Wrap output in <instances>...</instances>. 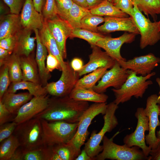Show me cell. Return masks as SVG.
Returning <instances> with one entry per match:
<instances>
[{"instance_id":"obj_27","label":"cell","mask_w":160,"mask_h":160,"mask_svg":"<svg viewBox=\"0 0 160 160\" xmlns=\"http://www.w3.org/2000/svg\"><path fill=\"white\" fill-rule=\"evenodd\" d=\"M19 90H27L33 97L45 95L48 93L41 85L32 82L22 80L11 82L7 92L15 93Z\"/></svg>"},{"instance_id":"obj_44","label":"cell","mask_w":160,"mask_h":160,"mask_svg":"<svg viewBox=\"0 0 160 160\" xmlns=\"http://www.w3.org/2000/svg\"><path fill=\"white\" fill-rule=\"evenodd\" d=\"M17 34L0 40V47L13 53L16 44Z\"/></svg>"},{"instance_id":"obj_35","label":"cell","mask_w":160,"mask_h":160,"mask_svg":"<svg viewBox=\"0 0 160 160\" xmlns=\"http://www.w3.org/2000/svg\"><path fill=\"white\" fill-rule=\"evenodd\" d=\"M51 146L54 151L62 160H75L79 155L73 146L68 143Z\"/></svg>"},{"instance_id":"obj_33","label":"cell","mask_w":160,"mask_h":160,"mask_svg":"<svg viewBox=\"0 0 160 160\" xmlns=\"http://www.w3.org/2000/svg\"><path fill=\"white\" fill-rule=\"evenodd\" d=\"M7 66L11 82L22 80V72L21 67L20 57L12 53L6 63Z\"/></svg>"},{"instance_id":"obj_45","label":"cell","mask_w":160,"mask_h":160,"mask_svg":"<svg viewBox=\"0 0 160 160\" xmlns=\"http://www.w3.org/2000/svg\"><path fill=\"white\" fill-rule=\"evenodd\" d=\"M9 7L11 13L19 15L23 0H3Z\"/></svg>"},{"instance_id":"obj_10","label":"cell","mask_w":160,"mask_h":160,"mask_svg":"<svg viewBox=\"0 0 160 160\" xmlns=\"http://www.w3.org/2000/svg\"><path fill=\"white\" fill-rule=\"evenodd\" d=\"M135 116L137 119L135 129L134 132L125 136L123 139L124 143L129 147H138L146 156H148L151 150L146 145L145 140V132L149 129L148 118L144 108L142 107L137 108Z\"/></svg>"},{"instance_id":"obj_49","label":"cell","mask_w":160,"mask_h":160,"mask_svg":"<svg viewBox=\"0 0 160 160\" xmlns=\"http://www.w3.org/2000/svg\"><path fill=\"white\" fill-rule=\"evenodd\" d=\"M91 158L87 154L85 150L83 149L78 156L75 159V160H92Z\"/></svg>"},{"instance_id":"obj_39","label":"cell","mask_w":160,"mask_h":160,"mask_svg":"<svg viewBox=\"0 0 160 160\" xmlns=\"http://www.w3.org/2000/svg\"><path fill=\"white\" fill-rule=\"evenodd\" d=\"M57 15L66 20L73 2L72 0H55Z\"/></svg>"},{"instance_id":"obj_23","label":"cell","mask_w":160,"mask_h":160,"mask_svg":"<svg viewBox=\"0 0 160 160\" xmlns=\"http://www.w3.org/2000/svg\"><path fill=\"white\" fill-rule=\"evenodd\" d=\"M20 60L22 72V80L41 85L37 65L33 55L31 53L28 56L20 57Z\"/></svg>"},{"instance_id":"obj_56","label":"cell","mask_w":160,"mask_h":160,"mask_svg":"<svg viewBox=\"0 0 160 160\" xmlns=\"http://www.w3.org/2000/svg\"><path fill=\"white\" fill-rule=\"evenodd\" d=\"M159 116H160V104L159 105Z\"/></svg>"},{"instance_id":"obj_31","label":"cell","mask_w":160,"mask_h":160,"mask_svg":"<svg viewBox=\"0 0 160 160\" xmlns=\"http://www.w3.org/2000/svg\"><path fill=\"white\" fill-rule=\"evenodd\" d=\"M138 9L148 17L150 15L155 21L160 14V0H132Z\"/></svg>"},{"instance_id":"obj_3","label":"cell","mask_w":160,"mask_h":160,"mask_svg":"<svg viewBox=\"0 0 160 160\" xmlns=\"http://www.w3.org/2000/svg\"><path fill=\"white\" fill-rule=\"evenodd\" d=\"M18 139L20 147L24 151L44 146L43 132L41 119L33 118L17 125L13 134Z\"/></svg>"},{"instance_id":"obj_24","label":"cell","mask_w":160,"mask_h":160,"mask_svg":"<svg viewBox=\"0 0 160 160\" xmlns=\"http://www.w3.org/2000/svg\"><path fill=\"white\" fill-rule=\"evenodd\" d=\"M33 97L29 92L16 94L6 92L0 100L11 112L16 115L21 107Z\"/></svg>"},{"instance_id":"obj_50","label":"cell","mask_w":160,"mask_h":160,"mask_svg":"<svg viewBox=\"0 0 160 160\" xmlns=\"http://www.w3.org/2000/svg\"><path fill=\"white\" fill-rule=\"evenodd\" d=\"M44 1V0H33V4L36 9L40 13H41Z\"/></svg>"},{"instance_id":"obj_2","label":"cell","mask_w":160,"mask_h":160,"mask_svg":"<svg viewBox=\"0 0 160 160\" xmlns=\"http://www.w3.org/2000/svg\"><path fill=\"white\" fill-rule=\"evenodd\" d=\"M156 74V72H152L145 76H138L131 71L120 88L111 89L115 97L113 102L119 105L129 101L133 97L137 99L142 98L149 86L153 84L152 81L149 79Z\"/></svg>"},{"instance_id":"obj_17","label":"cell","mask_w":160,"mask_h":160,"mask_svg":"<svg viewBox=\"0 0 160 160\" xmlns=\"http://www.w3.org/2000/svg\"><path fill=\"white\" fill-rule=\"evenodd\" d=\"M104 24L98 27V32L108 33L116 31H124L134 33L137 35L140 32L135 21L131 16L119 17L106 16Z\"/></svg>"},{"instance_id":"obj_12","label":"cell","mask_w":160,"mask_h":160,"mask_svg":"<svg viewBox=\"0 0 160 160\" xmlns=\"http://www.w3.org/2000/svg\"><path fill=\"white\" fill-rule=\"evenodd\" d=\"M131 72L122 67L116 61L113 67L106 71L93 89L98 93H104L111 87L119 89L126 81Z\"/></svg>"},{"instance_id":"obj_8","label":"cell","mask_w":160,"mask_h":160,"mask_svg":"<svg viewBox=\"0 0 160 160\" xmlns=\"http://www.w3.org/2000/svg\"><path fill=\"white\" fill-rule=\"evenodd\" d=\"M130 16L133 19L141 35L140 47L141 49L153 45L160 40L158 22H152L146 17L134 4Z\"/></svg>"},{"instance_id":"obj_57","label":"cell","mask_w":160,"mask_h":160,"mask_svg":"<svg viewBox=\"0 0 160 160\" xmlns=\"http://www.w3.org/2000/svg\"><path fill=\"white\" fill-rule=\"evenodd\" d=\"M109 1L111 2L112 3L113 0H108Z\"/></svg>"},{"instance_id":"obj_47","label":"cell","mask_w":160,"mask_h":160,"mask_svg":"<svg viewBox=\"0 0 160 160\" xmlns=\"http://www.w3.org/2000/svg\"><path fill=\"white\" fill-rule=\"evenodd\" d=\"M72 68L75 71L78 72L80 71L83 66L82 60L79 58H74L70 63Z\"/></svg>"},{"instance_id":"obj_28","label":"cell","mask_w":160,"mask_h":160,"mask_svg":"<svg viewBox=\"0 0 160 160\" xmlns=\"http://www.w3.org/2000/svg\"><path fill=\"white\" fill-rule=\"evenodd\" d=\"M89 10L91 14L100 16L128 17V14L118 9L108 0L104 1Z\"/></svg>"},{"instance_id":"obj_34","label":"cell","mask_w":160,"mask_h":160,"mask_svg":"<svg viewBox=\"0 0 160 160\" xmlns=\"http://www.w3.org/2000/svg\"><path fill=\"white\" fill-rule=\"evenodd\" d=\"M105 36L99 32H95L81 28L73 29L70 38H78L84 40L91 45H96L97 42Z\"/></svg>"},{"instance_id":"obj_7","label":"cell","mask_w":160,"mask_h":160,"mask_svg":"<svg viewBox=\"0 0 160 160\" xmlns=\"http://www.w3.org/2000/svg\"><path fill=\"white\" fill-rule=\"evenodd\" d=\"M107 105L106 102L95 103L89 106L81 116L75 135L67 143L73 146L79 154L81 151V147L84 144L89 135L88 128L92 120L100 114H105Z\"/></svg>"},{"instance_id":"obj_19","label":"cell","mask_w":160,"mask_h":160,"mask_svg":"<svg viewBox=\"0 0 160 160\" xmlns=\"http://www.w3.org/2000/svg\"><path fill=\"white\" fill-rule=\"evenodd\" d=\"M20 16L23 28L34 31L43 26V17L36 9L32 0H25Z\"/></svg>"},{"instance_id":"obj_9","label":"cell","mask_w":160,"mask_h":160,"mask_svg":"<svg viewBox=\"0 0 160 160\" xmlns=\"http://www.w3.org/2000/svg\"><path fill=\"white\" fill-rule=\"evenodd\" d=\"M59 79L48 84L44 87L48 94L52 96L63 97L69 96L79 79L78 72L75 71L68 61L62 69Z\"/></svg>"},{"instance_id":"obj_1","label":"cell","mask_w":160,"mask_h":160,"mask_svg":"<svg viewBox=\"0 0 160 160\" xmlns=\"http://www.w3.org/2000/svg\"><path fill=\"white\" fill-rule=\"evenodd\" d=\"M89 106L87 101H78L69 96L50 97L47 107L34 118L49 121H63L78 122L84 112Z\"/></svg>"},{"instance_id":"obj_46","label":"cell","mask_w":160,"mask_h":160,"mask_svg":"<svg viewBox=\"0 0 160 160\" xmlns=\"http://www.w3.org/2000/svg\"><path fill=\"white\" fill-rule=\"evenodd\" d=\"M13 53L0 47V67L5 64Z\"/></svg>"},{"instance_id":"obj_55","label":"cell","mask_w":160,"mask_h":160,"mask_svg":"<svg viewBox=\"0 0 160 160\" xmlns=\"http://www.w3.org/2000/svg\"><path fill=\"white\" fill-rule=\"evenodd\" d=\"M158 22V27L159 30L160 31V20Z\"/></svg>"},{"instance_id":"obj_53","label":"cell","mask_w":160,"mask_h":160,"mask_svg":"<svg viewBox=\"0 0 160 160\" xmlns=\"http://www.w3.org/2000/svg\"><path fill=\"white\" fill-rule=\"evenodd\" d=\"M156 81L159 87V95L160 96V78L158 77L156 79Z\"/></svg>"},{"instance_id":"obj_37","label":"cell","mask_w":160,"mask_h":160,"mask_svg":"<svg viewBox=\"0 0 160 160\" xmlns=\"http://www.w3.org/2000/svg\"><path fill=\"white\" fill-rule=\"evenodd\" d=\"M11 83L6 64L0 67V100L7 91Z\"/></svg>"},{"instance_id":"obj_54","label":"cell","mask_w":160,"mask_h":160,"mask_svg":"<svg viewBox=\"0 0 160 160\" xmlns=\"http://www.w3.org/2000/svg\"><path fill=\"white\" fill-rule=\"evenodd\" d=\"M157 137L159 140V143H160V129L156 132V134Z\"/></svg>"},{"instance_id":"obj_43","label":"cell","mask_w":160,"mask_h":160,"mask_svg":"<svg viewBox=\"0 0 160 160\" xmlns=\"http://www.w3.org/2000/svg\"><path fill=\"white\" fill-rule=\"evenodd\" d=\"M46 69L49 73L55 69L62 71V68L57 59L54 55L49 53L47 57Z\"/></svg>"},{"instance_id":"obj_32","label":"cell","mask_w":160,"mask_h":160,"mask_svg":"<svg viewBox=\"0 0 160 160\" xmlns=\"http://www.w3.org/2000/svg\"><path fill=\"white\" fill-rule=\"evenodd\" d=\"M90 13L89 9L73 3L66 20L73 28H81V22L83 17Z\"/></svg>"},{"instance_id":"obj_26","label":"cell","mask_w":160,"mask_h":160,"mask_svg":"<svg viewBox=\"0 0 160 160\" xmlns=\"http://www.w3.org/2000/svg\"><path fill=\"white\" fill-rule=\"evenodd\" d=\"M69 97L78 101H90L96 103L106 102L108 96L104 93H99L93 89L74 87L69 95Z\"/></svg>"},{"instance_id":"obj_48","label":"cell","mask_w":160,"mask_h":160,"mask_svg":"<svg viewBox=\"0 0 160 160\" xmlns=\"http://www.w3.org/2000/svg\"><path fill=\"white\" fill-rule=\"evenodd\" d=\"M148 160H160V143L154 149H151Z\"/></svg>"},{"instance_id":"obj_21","label":"cell","mask_w":160,"mask_h":160,"mask_svg":"<svg viewBox=\"0 0 160 160\" xmlns=\"http://www.w3.org/2000/svg\"><path fill=\"white\" fill-rule=\"evenodd\" d=\"M34 31L37 44L35 59L38 68L41 84L43 87H44L48 84V81L51 76L50 73L47 72L45 64V60L47 58L48 51L46 47L40 41L39 30L36 29Z\"/></svg>"},{"instance_id":"obj_52","label":"cell","mask_w":160,"mask_h":160,"mask_svg":"<svg viewBox=\"0 0 160 160\" xmlns=\"http://www.w3.org/2000/svg\"><path fill=\"white\" fill-rule=\"evenodd\" d=\"M73 3L85 8L89 9L86 0H72Z\"/></svg>"},{"instance_id":"obj_40","label":"cell","mask_w":160,"mask_h":160,"mask_svg":"<svg viewBox=\"0 0 160 160\" xmlns=\"http://www.w3.org/2000/svg\"><path fill=\"white\" fill-rule=\"evenodd\" d=\"M17 125L12 121L0 125V143L13 134Z\"/></svg>"},{"instance_id":"obj_13","label":"cell","mask_w":160,"mask_h":160,"mask_svg":"<svg viewBox=\"0 0 160 160\" xmlns=\"http://www.w3.org/2000/svg\"><path fill=\"white\" fill-rule=\"evenodd\" d=\"M137 35L134 33L125 32L122 35L117 38L105 36L97 42L96 45L104 49L111 57L118 62L126 61V58L121 54V47L124 44L133 42Z\"/></svg>"},{"instance_id":"obj_22","label":"cell","mask_w":160,"mask_h":160,"mask_svg":"<svg viewBox=\"0 0 160 160\" xmlns=\"http://www.w3.org/2000/svg\"><path fill=\"white\" fill-rule=\"evenodd\" d=\"M39 34L40 41L47 48L48 53L51 54L57 59L62 69L65 67L66 61H64L57 43L44 20L42 28L39 30Z\"/></svg>"},{"instance_id":"obj_30","label":"cell","mask_w":160,"mask_h":160,"mask_svg":"<svg viewBox=\"0 0 160 160\" xmlns=\"http://www.w3.org/2000/svg\"><path fill=\"white\" fill-rule=\"evenodd\" d=\"M0 143V160H10L17 149L20 147L18 139L13 134Z\"/></svg>"},{"instance_id":"obj_36","label":"cell","mask_w":160,"mask_h":160,"mask_svg":"<svg viewBox=\"0 0 160 160\" xmlns=\"http://www.w3.org/2000/svg\"><path fill=\"white\" fill-rule=\"evenodd\" d=\"M105 18L90 13L84 16L81 21V28L95 32H98L97 26L104 22Z\"/></svg>"},{"instance_id":"obj_16","label":"cell","mask_w":160,"mask_h":160,"mask_svg":"<svg viewBox=\"0 0 160 160\" xmlns=\"http://www.w3.org/2000/svg\"><path fill=\"white\" fill-rule=\"evenodd\" d=\"M49 99L47 95L33 97L19 109L13 121L18 124L34 118L47 107Z\"/></svg>"},{"instance_id":"obj_5","label":"cell","mask_w":160,"mask_h":160,"mask_svg":"<svg viewBox=\"0 0 160 160\" xmlns=\"http://www.w3.org/2000/svg\"><path fill=\"white\" fill-rule=\"evenodd\" d=\"M103 150L94 160H148L140 148L137 146L129 147L124 144L120 145L115 143L112 139L105 135L102 140Z\"/></svg>"},{"instance_id":"obj_6","label":"cell","mask_w":160,"mask_h":160,"mask_svg":"<svg viewBox=\"0 0 160 160\" xmlns=\"http://www.w3.org/2000/svg\"><path fill=\"white\" fill-rule=\"evenodd\" d=\"M118 107V105L113 101L107 105L106 113L103 117L104 123L103 127L98 133L93 131L90 138L84 143V149L93 160L103 150L102 145H100V143L105 134L111 132L118 124L115 114Z\"/></svg>"},{"instance_id":"obj_11","label":"cell","mask_w":160,"mask_h":160,"mask_svg":"<svg viewBox=\"0 0 160 160\" xmlns=\"http://www.w3.org/2000/svg\"><path fill=\"white\" fill-rule=\"evenodd\" d=\"M159 104L160 96L156 94H152L147 98L146 107L144 108L149 120V132L145 135V142L151 149L156 148L159 143V140L156 136V130L157 127L160 126L159 119Z\"/></svg>"},{"instance_id":"obj_18","label":"cell","mask_w":160,"mask_h":160,"mask_svg":"<svg viewBox=\"0 0 160 160\" xmlns=\"http://www.w3.org/2000/svg\"><path fill=\"white\" fill-rule=\"evenodd\" d=\"M91 47L92 52L89 56V61L78 72L80 76L100 68L107 67L110 69L115 63L116 60L106 52L102 51L100 47L96 45H91Z\"/></svg>"},{"instance_id":"obj_41","label":"cell","mask_w":160,"mask_h":160,"mask_svg":"<svg viewBox=\"0 0 160 160\" xmlns=\"http://www.w3.org/2000/svg\"><path fill=\"white\" fill-rule=\"evenodd\" d=\"M112 3L118 9L130 16L134 7L132 0H113Z\"/></svg>"},{"instance_id":"obj_4","label":"cell","mask_w":160,"mask_h":160,"mask_svg":"<svg viewBox=\"0 0 160 160\" xmlns=\"http://www.w3.org/2000/svg\"><path fill=\"white\" fill-rule=\"evenodd\" d=\"M40 119L44 146H53L66 143L73 137L77 129L78 122L70 123L63 121H49Z\"/></svg>"},{"instance_id":"obj_42","label":"cell","mask_w":160,"mask_h":160,"mask_svg":"<svg viewBox=\"0 0 160 160\" xmlns=\"http://www.w3.org/2000/svg\"><path fill=\"white\" fill-rule=\"evenodd\" d=\"M16 115L11 112L0 100V125L13 121Z\"/></svg>"},{"instance_id":"obj_20","label":"cell","mask_w":160,"mask_h":160,"mask_svg":"<svg viewBox=\"0 0 160 160\" xmlns=\"http://www.w3.org/2000/svg\"><path fill=\"white\" fill-rule=\"evenodd\" d=\"M31 31L22 28L17 34L13 53L19 57L28 56L32 53L35 46L36 38L31 36Z\"/></svg>"},{"instance_id":"obj_14","label":"cell","mask_w":160,"mask_h":160,"mask_svg":"<svg viewBox=\"0 0 160 160\" xmlns=\"http://www.w3.org/2000/svg\"><path fill=\"white\" fill-rule=\"evenodd\" d=\"M44 20L57 43L63 58L66 59V41L70 38L73 28L66 20L58 15L53 19Z\"/></svg>"},{"instance_id":"obj_38","label":"cell","mask_w":160,"mask_h":160,"mask_svg":"<svg viewBox=\"0 0 160 160\" xmlns=\"http://www.w3.org/2000/svg\"><path fill=\"white\" fill-rule=\"evenodd\" d=\"M41 14L45 20L53 19L58 15L55 0H46Z\"/></svg>"},{"instance_id":"obj_51","label":"cell","mask_w":160,"mask_h":160,"mask_svg":"<svg viewBox=\"0 0 160 160\" xmlns=\"http://www.w3.org/2000/svg\"><path fill=\"white\" fill-rule=\"evenodd\" d=\"M89 9L95 7L105 0H86Z\"/></svg>"},{"instance_id":"obj_29","label":"cell","mask_w":160,"mask_h":160,"mask_svg":"<svg viewBox=\"0 0 160 160\" xmlns=\"http://www.w3.org/2000/svg\"><path fill=\"white\" fill-rule=\"evenodd\" d=\"M107 67L100 68L79 79L75 87L86 89H93L96 83L101 79L107 69Z\"/></svg>"},{"instance_id":"obj_15","label":"cell","mask_w":160,"mask_h":160,"mask_svg":"<svg viewBox=\"0 0 160 160\" xmlns=\"http://www.w3.org/2000/svg\"><path fill=\"white\" fill-rule=\"evenodd\" d=\"M118 63L122 67L135 73L137 75L145 76L151 73L160 63V58L151 53Z\"/></svg>"},{"instance_id":"obj_25","label":"cell","mask_w":160,"mask_h":160,"mask_svg":"<svg viewBox=\"0 0 160 160\" xmlns=\"http://www.w3.org/2000/svg\"><path fill=\"white\" fill-rule=\"evenodd\" d=\"M22 28L19 15L11 13L3 17L0 24V40L17 35Z\"/></svg>"}]
</instances>
